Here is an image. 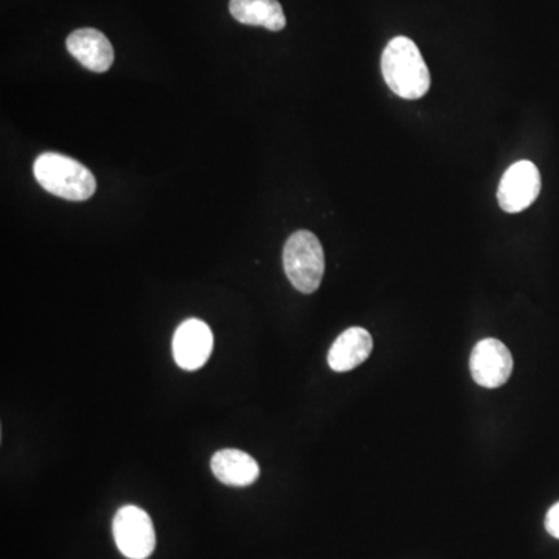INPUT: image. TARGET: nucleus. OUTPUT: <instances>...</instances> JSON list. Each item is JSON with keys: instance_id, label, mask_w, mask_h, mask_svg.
I'll list each match as a JSON object with an SVG mask.
<instances>
[{"instance_id": "obj_3", "label": "nucleus", "mask_w": 559, "mask_h": 559, "mask_svg": "<svg viewBox=\"0 0 559 559\" xmlns=\"http://www.w3.org/2000/svg\"><path fill=\"white\" fill-rule=\"evenodd\" d=\"M283 266L294 288L316 293L325 274V253L319 238L308 230L290 235L283 250Z\"/></svg>"}, {"instance_id": "obj_4", "label": "nucleus", "mask_w": 559, "mask_h": 559, "mask_svg": "<svg viewBox=\"0 0 559 559\" xmlns=\"http://www.w3.org/2000/svg\"><path fill=\"white\" fill-rule=\"evenodd\" d=\"M114 539L124 557L146 559L156 549V532L145 510L127 506L117 511L112 524Z\"/></svg>"}, {"instance_id": "obj_11", "label": "nucleus", "mask_w": 559, "mask_h": 559, "mask_svg": "<svg viewBox=\"0 0 559 559\" xmlns=\"http://www.w3.org/2000/svg\"><path fill=\"white\" fill-rule=\"evenodd\" d=\"M230 14L245 25H259L271 32L286 27L285 11L278 0H230Z\"/></svg>"}, {"instance_id": "obj_2", "label": "nucleus", "mask_w": 559, "mask_h": 559, "mask_svg": "<svg viewBox=\"0 0 559 559\" xmlns=\"http://www.w3.org/2000/svg\"><path fill=\"white\" fill-rule=\"evenodd\" d=\"M40 187L68 201H87L97 191V180L90 168L60 153H44L33 165Z\"/></svg>"}, {"instance_id": "obj_8", "label": "nucleus", "mask_w": 559, "mask_h": 559, "mask_svg": "<svg viewBox=\"0 0 559 559\" xmlns=\"http://www.w3.org/2000/svg\"><path fill=\"white\" fill-rule=\"evenodd\" d=\"M66 44L69 53L91 72L105 73L112 68V44L102 32L95 28H80L70 33Z\"/></svg>"}, {"instance_id": "obj_1", "label": "nucleus", "mask_w": 559, "mask_h": 559, "mask_svg": "<svg viewBox=\"0 0 559 559\" xmlns=\"http://www.w3.org/2000/svg\"><path fill=\"white\" fill-rule=\"evenodd\" d=\"M382 76L389 90L406 100H418L428 94L430 72L417 44L406 36H396L388 44L381 58Z\"/></svg>"}, {"instance_id": "obj_12", "label": "nucleus", "mask_w": 559, "mask_h": 559, "mask_svg": "<svg viewBox=\"0 0 559 559\" xmlns=\"http://www.w3.org/2000/svg\"><path fill=\"white\" fill-rule=\"evenodd\" d=\"M546 530L555 539H559V502L555 503L546 516Z\"/></svg>"}, {"instance_id": "obj_5", "label": "nucleus", "mask_w": 559, "mask_h": 559, "mask_svg": "<svg viewBox=\"0 0 559 559\" xmlns=\"http://www.w3.org/2000/svg\"><path fill=\"white\" fill-rule=\"evenodd\" d=\"M540 191V175L533 162L520 160L503 173L498 190L500 209L507 213H520L528 209Z\"/></svg>"}, {"instance_id": "obj_9", "label": "nucleus", "mask_w": 559, "mask_h": 559, "mask_svg": "<svg viewBox=\"0 0 559 559\" xmlns=\"http://www.w3.org/2000/svg\"><path fill=\"white\" fill-rule=\"evenodd\" d=\"M373 349L369 331L352 326L334 341L329 352V366L337 373H345L366 362Z\"/></svg>"}, {"instance_id": "obj_10", "label": "nucleus", "mask_w": 559, "mask_h": 559, "mask_svg": "<svg viewBox=\"0 0 559 559\" xmlns=\"http://www.w3.org/2000/svg\"><path fill=\"white\" fill-rule=\"evenodd\" d=\"M212 471L216 479L229 487H249L260 476L259 463L252 455L230 448L213 455Z\"/></svg>"}, {"instance_id": "obj_7", "label": "nucleus", "mask_w": 559, "mask_h": 559, "mask_svg": "<svg viewBox=\"0 0 559 559\" xmlns=\"http://www.w3.org/2000/svg\"><path fill=\"white\" fill-rule=\"evenodd\" d=\"M213 349V333L207 323L189 319L180 323L173 337V356L183 370H200Z\"/></svg>"}, {"instance_id": "obj_6", "label": "nucleus", "mask_w": 559, "mask_h": 559, "mask_svg": "<svg viewBox=\"0 0 559 559\" xmlns=\"http://www.w3.org/2000/svg\"><path fill=\"white\" fill-rule=\"evenodd\" d=\"M469 369L473 380L481 388L498 389L513 373V356L506 344L488 337L477 342L471 353Z\"/></svg>"}]
</instances>
